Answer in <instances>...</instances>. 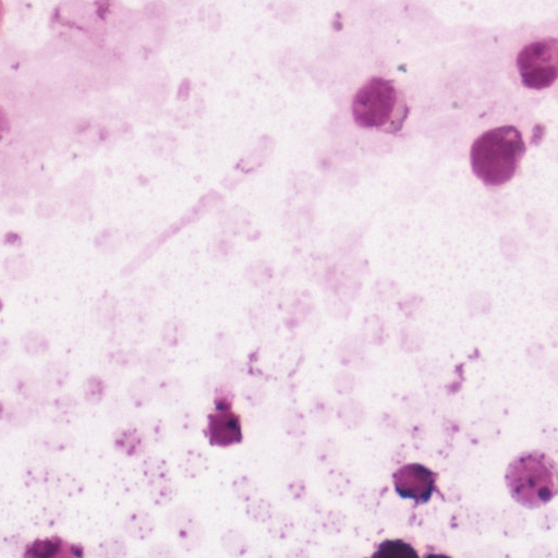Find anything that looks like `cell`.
<instances>
[{
    "label": "cell",
    "instance_id": "obj_1",
    "mask_svg": "<svg viewBox=\"0 0 558 558\" xmlns=\"http://www.w3.org/2000/svg\"><path fill=\"white\" fill-rule=\"evenodd\" d=\"M525 153V140L516 127L491 129L472 145V171L485 186L502 187L515 177Z\"/></svg>",
    "mask_w": 558,
    "mask_h": 558
},
{
    "label": "cell",
    "instance_id": "obj_2",
    "mask_svg": "<svg viewBox=\"0 0 558 558\" xmlns=\"http://www.w3.org/2000/svg\"><path fill=\"white\" fill-rule=\"evenodd\" d=\"M351 114L363 129L397 133L406 123L409 107L405 93L394 80L374 76L356 92Z\"/></svg>",
    "mask_w": 558,
    "mask_h": 558
},
{
    "label": "cell",
    "instance_id": "obj_3",
    "mask_svg": "<svg viewBox=\"0 0 558 558\" xmlns=\"http://www.w3.org/2000/svg\"><path fill=\"white\" fill-rule=\"evenodd\" d=\"M505 481L518 504L540 508L558 494V467L552 457L541 451L526 452L509 464Z\"/></svg>",
    "mask_w": 558,
    "mask_h": 558
},
{
    "label": "cell",
    "instance_id": "obj_4",
    "mask_svg": "<svg viewBox=\"0 0 558 558\" xmlns=\"http://www.w3.org/2000/svg\"><path fill=\"white\" fill-rule=\"evenodd\" d=\"M515 71L528 90L552 88L558 81V38L544 36L527 42L515 57Z\"/></svg>",
    "mask_w": 558,
    "mask_h": 558
},
{
    "label": "cell",
    "instance_id": "obj_5",
    "mask_svg": "<svg viewBox=\"0 0 558 558\" xmlns=\"http://www.w3.org/2000/svg\"><path fill=\"white\" fill-rule=\"evenodd\" d=\"M394 484L397 493L404 499L427 503L435 489V475L427 467L410 464L395 473Z\"/></svg>",
    "mask_w": 558,
    "mask_h": 558
},
{
    "label": "cell",
    "instance_id": "obj_6",
    "mask_svg": "<svg viewBox=\"0 0 558 558\" xmlns=\"http://www.w3.org/2000/svg\"><path fill=\"white\" fill-rule=\"evenodd\" d=\"M208 435L217 446H230L241 442L242 431L239 418L234 412L220 409L209 417Z\"/></svg>",
    "mask_w": 558,
    "mask_h": 558
},
{
    "label": "cell",
    "instance_id": "obj_7",
    "mask_svg": "<svg viewBox=\"0 0 558 558\" xmlns=\"http://www.w3.org/2000/svg\"><path fill=\"white\" fill-rule=\"evenodd\" d=\"M374 556L381 558H414L418 557V553L407 542L390 540L383 542Z\"/></svg>",
    "mask_w": 558,
    "mask_h": 558
},
{
    "label": "cell",
    "instance_id": "obj_8",
    "mask_svg": "<svg viewBox=\"0 0 558 558\" xmlns=\"http://www.w3.org/2000/svg\"><path fill=\"white\" fill-rule=\"evenodd\" d=\"M60 547H62V542H60V540H45L36 542L33 544L31 549V555L36 557H52L57 554Z\"/></svg>",
    "mask_w": 558,
    "mask_h": 558
}]
</instances>
